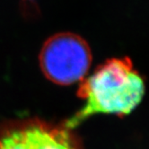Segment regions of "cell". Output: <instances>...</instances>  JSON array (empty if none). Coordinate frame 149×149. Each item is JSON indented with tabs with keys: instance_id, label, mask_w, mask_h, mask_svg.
Wrapping results in <instances>:
<instances>
[{
	"instance_id": "1",
	"label": "cell",
	"mask_w": 149,
	"mask_h": 149,
	"mask_svg": "<svg viewBox=\"0 0 149 149\" xmlns=\"http://www.w3.org/2000/svg\"><path fill=\"white\" fill-rule=\"evenodd\" d=\"M144 93L145 83L129 58L107 60L81 84L77 94L84 105L65 126L74 129L95 114L127 115Z\"/></svg>"
},
{
	"instance_id": "2",
	"label": "cell",
	"mask_w": 149,
	"mask_h": 149,
	"mask_svg": "<svg viewBox=\"0 0 149 149\" xmlns=\"http://www.w3.org/2000/svg\"><path fill=\"white\" fill-rule=\"evenodd\" d=\"M91 62V50L86 40L70 33L50 37L40 54V68L45 77L61 86L83 80Z\"/></svg>"
},
{
	"instance_id": "3",
	"label": "cell",
	"mask_w": 149,
	"mask_h": 149,
	"mask_svg": "<svg viewBox=\"0 0 149 149\" xmlns=\"http://www.w3.org/2000/svg\"><path fill=\"white\" fill-rule=\"evenodd\" d=\"M0 149H82V146L66 126L27 120L0 127Z\"/></svg>"
}]
</instances>
